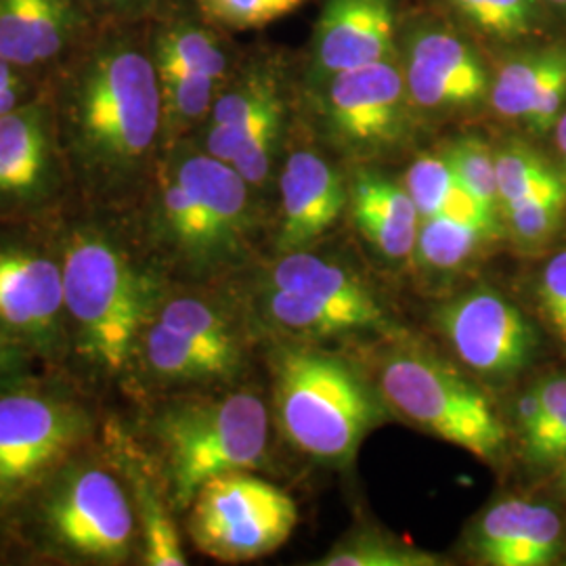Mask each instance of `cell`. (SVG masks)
<instances>
[{"instance_id": "obj_18", "label": "cell", "mask_w": 566, "mask_h": 566, "mask_svg": "<svg viewBox=\"0 0 566 566\" xmlns=\"http://www.w3.org/2000/svg\"><path fill=\"white\" fill-rule=\"evenodd\" d=\"M102 439L120 470L142 528V566H185L187 556L160 472L128 424L122 409L109 407Z\"/></svg>"}, {"instance_id": "obj_15", "label": "cell", "mask_w": 566, "mask_h": 566, "mask_svg": "<svg viewBox=\"0 0 566 566\" xmlns=\"http://www.w3.org/2000/svg\"><path fill=\"white\" fill-rule=\"evenodd\" d=\"M99 25L86 0H0V57L49 84Z\"/></svg>"}, {"instance_id": "obj_23", "label": "cell", "mask_w": 566, "mask_h": 566, "mask_svg": "<svg viewBox=\"0 0 566 566\" xmlns=\"http://www.w3.org/2000/svg\"><path fill=\"white\" fill-rule=\"evenodd\" d=\"M264 285L303 294L308 298H317L322 303L357 313L374 329L386 322L382 306L364 283L344 271L343 266L306 254L304 250L283 254L282 261L273 264L271 271L264 275Z\"/></svg>"}, {"instance_id": "obj_20", "label": "cell", "mask_w": 566, "mask_h": 566, "mask_svg": "<svg viewBox=\"0 0 566 566\" xmlns=\"http://www.w3.org/2000/svg\"><path fill=\"white\" fill-rule=\"evenodd\" d=\"M280 198L277 250L290 254L313 245L334 227L348 203V189L340 172L324 156L298 149L283 164Z\"/></svg>"}, {"instance_id": "obj_17", "label": "cell", "mask_w": 566, "mask_h": 566, "mask_svg": "<svg viewBox=\"0 0 566 566\" xmlns=\"http://www.w3.org/2000/svg\"><path fill=\"white\" fill-rule=\"evenodd\" d=\"M282 86L273 61H240L224 82L202 128L191 137L210 156L233 163L245 147L266 133L283 128Z\"/></svg>"}, {"instance_id": "obj_36", "label": "cell", "mask_w": 566, "mask_h": 566, "mask_svg": "<svg viewBox=\"0 0 566 566\" xmlns=\"http://www.w3.org/2000/svg\"><path fill=\"white\" fill-rule=\"evenodd\" d=\"M539 301L547 322L566 344V250L556 254L542 275Z\"/></svg>"}, {"instance_id": "obj_35", "label": "cell", "mask_w": 566, "mask_h": 566, "mask_svg": "<svg viewBox=\"0 0 566 566\" xmlns=\"http://www.w3.org/2000/svg\"><path fill=\"white\" fill-rule=\"evenodd\" d=\"M455 181L458 177L451 164L447 163L443 151L434 156H422L409 166L405 189L416 203L420 219H430L441 212Z\"/></svg>"}, {"instance_id": "obj_32", "label": "cell", "mask_w": 566, "mask_h": 566, "mask_svg": "<svg viewBox=\"0 0 566 566\" xmlns=\"http://www.w3.org/2000/svg\"><path fill=\"white\" fill-rule=\"evenodd\" d=\"M447 163L451 164L455 177L472 191L486 210L495 217H502V202L497 191V172H495V151L481 137L465 135L449 143L443 151Z\"/></svg>"}, {"instance_id": "obj_28", "label": "cell", "mask_w": 566, "mask_h": 566, "mask_svg": "<svg viewBox=\"0 0 566 566\" xmlns=\"http://www.w3.org/2000/svg\"><path fill=\"white\" fill-rule=\"evenodd\" d=\"M495 172L502 206L566 189L565 177L526 143L512 142L500 147L495 151Z\"/></svg>"}, {"instance_id": "obj_9", "label": "cell", "mask_w": 566, "mask_h": 566, "mask_svg": "<svg viewBox=\"0 0 566 566\" xmlns=\"http://www.w3.org/2000/svg\"><path fill=\"white\" fill-rule=\"evenodd\" d=\"M60 217L0 223V327L49 371L65 374L67 324Z\"/></svg>"}, {"instance_id": "obj_2", "label": "cell", "mask_w": 566, "mask_h": 566, "mask_svg": "<svg viewBox=\"0 0 566 566\" xmlns=\"http://www.w3.org/2000/svg\"><path fill=\"white\" fill-rule=\"evenodd\" d=\"M67 324L65 376L107 407L130 401L135 353L170 280L126 214L72 206L57 221Z\"/></svg>"}, {"instance_id": "obj_21", "label": "cell", "mask_w": 566, "mask_h": 566, "mask_svg": "<svg viewBox=\"0 0 566 566\" xmlns=\"http://www.w3.org/2000/svg\"><path fill=\"white\" fill-rule=\"evenodd\" d=\"M563 521L546 506L504 500L489 507L474 528L476 556L493 566H544L560 547Z\"/></svg>"}, {"instance_id": "obj_26", "label": "cell", "mask_w": 566, "mask_h": 566, "mask_svg": "<svg viewBox=\"0 0 566 566\" xmlns=\"http://www.w3.org/2000/svg\"><path fill=\"white\" fill-rule=\"evenodd\" d=\"M566 60V44L556 42L539 51L506 61L491 81L489 102L493 109L510 120H525L537 102L549 76Z\"/></svg>"}, {"instance_id": "obj_7", "label": "cell", "mask_w": 566, "mask_h": 566, "mask_svg": "<svg viewBox=\"0 0 566 566\" xmlns=\"http://www.w3.org/2000/svg\"><path fill=\"white\" fill-rule=\"evenodd\" d=\"M273 357L275 411L287 441L319 462H350L382 420L364 378L340 357L315 348L283 346Z\"/></svg>"}, {"instance_id": "obj_24", "label": "cell", "mask_w": 566, "mask_h": 566, "mask_svg": "<svg viewBox=\"0 0 566 566\" xmlns=\"http://www.w3.org/2000/svg\"><path fill=\"white\" fill-rule=\"evenodd\" d=\"M154 319L193 343L245 359L242 324L227 301L189 292L182 283L168 285Z\"/></svg>"}, {"instance_id": "obj_38", "label": "cell", "mask_w": 566, "mask_h": 566, "mask_svg": "<svg viewBox=\"0 0 566 566\" xmlns=\"http://www.w3.org/2000/svg\"><path fill=\"white\" fill-rule=\"evenodd\" d=\"M44 371L49 369L0 327V390L21 385Z\"/></svg>"}, {"instance_id": "obj_16", "label": "cell", "mask_w": 566, "mask_h": 566, "mask_svg": "<svg viewBox=\"0 0 566 566\" xmlns=\"http://www.w3.org/2000/svg\"><path fill=\"white\" fill-rule=\"evenodd\" d=\"M439 324L458 357L485 376L516 374L533 359L537 346V334L525 315L489 287L447 303Z\"/></svg>"}, {"instance_id": "obj_6", "label": "cell", "mask_w": 566, "mask_h": 566, "mask_svg": "<svg viewBox=\"0 0 566 566\" xmlns=\"http://www.w3.org/2000/svg\"><path fill=\"white\" fill-rule=\"evenodd\" d=\"M107 405L61 371L0 390V516L102 434Z\"/></svg>"}, {"instance_id": "obj_43", "label": "cell", "mask_w": 566, "mask_h": 566, "mask_svg": "<svg viewBox=\"0 0 566 566\" xmlns=\"http://www.w3.org/2000/svg\"><path fill=\"white\" fill-rule=\"evenodd\" d=\"M560 485H563V489H565L566 493V468L563 470V476H560Z\"/></svg>"}, {"instance_id": "obj_30", "label": "cell", "mask_w": 566, "mask_h": 566, "mask_svg": "<svg viewBox=\"0 0 566 566\" xmlns=\"http://www.w3.org/2000/svg\"><path fill=\"white\" fill-rule=\"evenodd\" d=\"M489 240L476 227L458 223L446 214L422 219L416 238L418 261L434 271H453L468 263L481 243Z\"/></svg>"}, {"instance_id": "obj_4", "label": "cell", "mask_w": 566, "mask_h": 566, "mask_svg": "<svg viewBox=\"0 0 566 566\" xmlns=\"http://www.w3.org/2000/svg\"><path fill=\"white\" fill-rule=\"evenodd\" d=\"M142 566V528L102 434L0 516V566Z\"/></svg>"}, {"instance_id": "obj_14", "label": "cell", "mask_w": 566, "mask_h": 566, "mask_svg": "<svg viewBox=\"0 0 566 566\" xmlns=\"http://www.w3.org/2000/svg\"><path fill=\"white\" fill-rule=\"evenodd\" d=\"M401 67L411 105L424 112L468 109L491 91L481 53L446 23L426 21L411 28Z\"/></svg>"}, {"instance_id": "obj_29", "label": "cell", "mask_w": 566, "mask_h": 566, "mask_svg": "<svg viewBox=\"0 0 566 566\" xmlns=\"http://www.w3.org/2000/svg\"><path fill=\"white\" fill-rule=\"evenodd\" d=\"M322 566H437L441 558L376 528L355 531L325 554Z\"/></svg>"}, {"instance_id": "obj_34", "label": "cell", "mask_w": 566, "mask_h": 566, "mask_svg": "<svg viewBox=\"0 0 566 566\" xmlns=\"http://www.w3.org/2000/svg\"><path fill=\"white\" fill-rule=\"evenodd\" d=\"M566 208V189L547 191L521 202L502 206L512 238L518 243L546 242L563 223Z\"/></svg>"}, {"instance_id": "obj_27", "label": "cell", "mask_w": 566, "mask_h": 566, "mask_svg": "<svg viewBox=\"0 0 566 566\" xmlns=\"http://www.w3.org/2000/svg\"><path fill=\"white\" fill-rule=\"evenodd\" d=\"M470 30L491 41L516 42L546 25L544 0H446Z\"/></svg>"}, {"instance_id": "obj_12", "label": "cell", "mask_w": 566, "mask_h": 566, "mask_svg": "<svg viewBox=\"0 0 566 566\" xmlns=\"http://www.w3.org/2000/svg\"><path fill=\"white\" fill-rule=\"evenodd\" d=\"M74 206L49 88L0 118V223L49 221Z\"/></svg>"}, {"instance_id": "obj_5", "label": "cell", "mask_w": 566, "mask_h": 566, "mask_svg": "<svg viewBox=\"0 0 566 566\" xmlns=\"http://www.w3.org/2000/svg\"><path fill=\"white\" fill-rule=\"evenodd\" d=\"M124 416L160 472L170 506L185 514L210 479L261 470L269 453L266 405L250 390H189L133 405Z\"/></svg>"}, {"instance_id": "obj_41", "label": "cell", "mask_w": 566, "mask_h": 566, "mask_svg": "<svg viewBox=\"0 0 566 566\" xmlns=\"http://www.w3.org/2000/svg\"><path fill=\"white\" fill-rule=\"evenodd\" d=\"M514 411H516V424H518V430H521V434H525L526 430L537 422L539 411H542V395H539V388L533 386L528 392H525V395L516 401Z\"/></svg>"}, {"instance_id": "obj_13", "label": "cell", "mask_w": 566, "mask_h": 566, "mask_svg": "<svg viewBox=\"0 0 566 566\" xmlns=\"http://www.w3.org/2000/svg\"><path fill=\"white\" fill-rule=\"evenodd\" d=\"M411 107L395 57L325 82V124L336 143L357 156H378L403 142Z\"/></svg>"}, {"instance_id": "obj_42", "label": "cell", "mask_w": 566, "mask_h": 566, "mask_svg": "<svg viewBox=\"0 0 566 566\" xmlns=\"http://www.w3.org/2000/svg\"><path fill=\"white\" fill-rule=\"evenodd\" d=\"M556 145L560 149V156L565 160V181H566V112H563V116L556 122Z\"/></svg>"}, {"instance_id": "obj_40", "label": "cell", "mask_w": 566, "mask_h": 566, "mask_svg": "<svg viewBox=\"0 0 566 566\" xmlns=\"http://www.w3.org/2000/svg\"><path fill=\"white\" fill-rule=\"evenodd\" d=\"M166 0H88L99 23L147 21Z\"/></svg>"}, {"instance_id": "obj_11", "label": "cell", "mask_w": 566, "mask_h": 566, "mask_svg": "<svg viewBox=\"0 0 566 566\" xmlns=\"http://www.w3.org/2000/svg\"><path fill=\"white\" fill-rule=\"evenodd\" d=\"M380 386L407 420L479 458H493L506 441V428L485 395L424 350L390 353Z\"/></svg>"}, {"instance_id": "obj_33", "label": "cell", "mask_w": 566, "mask_h": 566, "mask_svg": "<svg viewBox=\"0 0 566 566\" xmlns=\"http://www.w3.org/2000/svg\"><path fill=\"white\" fill-rule=\"evenodd\" d=\"M203 20L223 32L259 30L294 13L304 0H191Z\"/></svg>"}, {"instance_id": "obj_39", "label": "cell", "mask_w": 566, "mask_h": 566, "mask_svg": "<svg viewBox=\"0 0 566 566\" xmlns=\"http://www.w3.org/2000/svg\"><path fill=\"white\" fill-rule=\"evenodd\" d=\"M46 88V82L34 78L32 74L0 57V118L25 103L34 102Z\"/></svg>"}, {"instance_id": "obj_3", "label": "cell", "mask_w": 566, "mask_h": 566, "mask_svg": "<svg viewBox=\"0 0 566 566\" xmlns=\"http://www.w3.org/2000/svg\"><path fill=\"white\" fill-rule=\"evenodd\" d=\"M256 191L193 139L164 147L139 206L126 214L135 240L172 283L206 282L248 261Z\"/></svg>"}, {"instance_id": "obj_44", "label": "cell", "mask_w": 566, "mask_h": 566, "mask_svg": "<svg viewBox=\"0 0 566 566\" xmlns=\"http://www.w3.org/2000/svg\"><path fill=\"white\" fill-rule=\"evenodd\" d=\"M86 2H88V0H86Z\"/></svg>"}, {"instance_id": "obj_19", "label": "cell", "mask_w": 566, "mask_h": 566, "mask_svg": "<svg viewBox=\"0 0 566 566\" xmlns=\"http://www.w3.org/2000/svg\"><path fill=\"white\" fill-rule=\"evenodd\" d=\"M395 51V0H325L313 36L315 81L390 60Z\"/></svg>"}, {"instance_id": "obj_25", "label": "cell", "mask_w": 566, "mask_h": 566, "mask_svg": "<svg viewBox=\"0 0 566 566\" xmlns=\"http://www.w3.org/2000/svg\"><path fill=\"white\" fill-rule=\"evenodd\" d=\"M259 313L269 324L280 329L313 338L374 329L371 324L365 322L357 313L266 285H263L259 296Z\"/></svg>"}, {"instance_id": "obj_1", "label": "cell", "mask_w": 566, "mask_h": 566, "mask_svg": "<svg viewBox=\"0 0 566 566\" xmlns=\"http://www.w3.org/2000/svg\"><path fill=\"white\" fill-rule=\"evenodd\" d=\"M74 206L133 212L164 151L163 91L147 21L102 23L49 81Z\"/></svg>"}, {"instance_id": "obj_10", "label": "cell", "mask_w": 566, "mask_h": 566, "mask_svg": "<svg viewBox=\"0 0 566 566\" xmlns=\"http://www.w3.org/2000/svg\"><path fill=\"white\" fill-rule=\"evenodd\" d=\"M185 514L193 547L223 565L273 554L298 525L292 495L256 476L254 470H231L210 479Z\"/></svg>"}, {"instance_id": "obj_37", "label": "cell", "mask_w": 566, "mask_h": 566, "mask_svg": "<svg viewBox=\"0 0 566 566\" xmlns=\"http://www.w3.org/2000/svg\"><path fill=\"white\" fill-rule=\"evenodd\" d=\"M566 103V60L560 67L549 76L546 86L542 88L537 102L533 103L531 112L525 116V124L535 135H546L556 126L563 116Z\"/></svg>"}, {"instance_id": "obj_8", "label": "cell", "mask_w": 566, "mask_h": 566, "mask_svg": "<svg viewBox=\"0 0 566 566\" xmlns=\"http://www.w3.org/2000/svg\"><path fill=\"white\" fill-rule=\"evenodd\" d=\"M163 91L164 147L196 137L242 57L229 32L208 23L191 0H166L147 20Z\"/></svg>"}, {"instance_id": "obj_22", "label": "cell", "mask_w": 566, "mask_h": 566, "mask_svg": "<svg viewBox=\"0 0 566 566\" xmlns=\"http://www.w3.org/2000/svg\"><path fill=\"white\" fill-rule=\"evenodd\" d=\"M348 202L361 235L386 259L413 254L420 214L405 187L378 172H361L350 185Z\"/></svg>"}, {"instance_id": "obj_31", "label": "cell", "mask_w": 566, "mask_h": 566, "mask_svg": "<svg viewBox=\"0 0 566 566\" xmlns=\"http://www.w3.org/2000/svg\"><path fill=\"white\" fill-rule=\"evenodd\" d=\"M542 411L537 422L521 434L528 462L556 464L566 460V376H554L537 385Z\"/></svg>"}]
</instances>
